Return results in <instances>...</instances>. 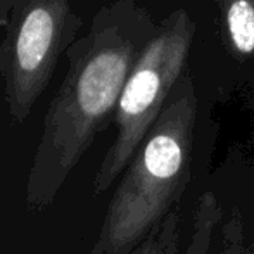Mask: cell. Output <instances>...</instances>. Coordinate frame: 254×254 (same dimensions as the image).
<instances>
[{"label": "cell", "instance_id": "1", "mask_svg": "<svg viewBox=\"0 0 254 254\" xmlns=\"http://www.w3.org/2000/svg\"><path fill=\"white\" fill-rule=\"evenodd\" d=\"M142 16L135 7L118 0L104 5L90 30L66 51V76L45 111L24 185V204L31 211H44L56 202L69 175L114 116L142 52Z\"/></svg>", "mask_w": 254, "mask_h": 254}, {"label": "cell", "instance_id": "2", "mask_svg": "<svg viewBox=\"0 0 254 254\" xmlns=\"http://www.w3.org/2000/svg\"><path fill=\"white\" fill-rule=\"evenodd\" d=\"M197 95L182 74L121 173L90 254H128L178 206L190 180Z\"/></svg>", "mask_w": 254, "mask_h": 254}, {"label": "cell", "instance_id": "3", "mask_svg": "<svg viewBox=\"0 0 254 254\" xmlns=\"http://www.w3.org/2000/svg\"><path fill=\"white\" fill-rule=\"evenodd\" d=\"M194 33V21L187 10L180 9L170 14L156 35L145 42L114 111L116 137L94 177V195H101L113 187L156 123L184 74Z\"/></svg>", "mask_w": 254, "mask_h": 254}, {"label": "cell", "instance_id": "4", "mask_svg": "<svg viewBox=\"0 0 254 254\" xmlns=\"http://www.w3.org/2000/svg\"><path fill=\"white\" fill-rule=\"evenodd\" d=\"M81 23L73 0H14L0 44V78L7 111L16 125L28 120L47 90Z\"/></svg>", "mask_w": 254, "mask_h": 254}, {"label": "cell", "instance_id": "5", "mask_svg": "<svg viewBox=\"0 0 254 254\" xmlns=\"http://www.w3.org/2000/svg\"><path fill=\"white\" fill-rule=\"evenodd\" d=\"M228 40L237 54H254V0H216Z\"/></svg>", "mask_w": 254, "mask_h": 254}, {"label": "cell", "instance_id": "6", "mask_svg": "<svg viewBox=\"0 0 254 254\" xmlns=\"http://www.w3.org/2000/svg\"><path fill=\"white\" fill-rule=\"evenodd\" d=\"M221 218V207L218 204L216 195L211 190L201 194L192 218L190 239L185 249V254H207L211 248V239Z\"/></svg>", "mask_w": 254, "mask_h": 254}, {"label": "cell", "instance_id": "7", "mask_svg": "<svg viewBox=\"0 0 254 254\" xmlns=\"http://www.w3.org/2000/svg\"><path fill=\"white\" fill-rule=\"evenodd\" d=\"M182 232V211L173 207L171 213L157 225L144 242L128 254H177Z\"/></svg>", "mask_w": 254, "mask_h": 254}, {"label": "cell", "instance_id": "8", "mask_svg": "<svg viewBox=\"0 0 254 254\" xmlns=\"http://www.w3.org/2000/svg\"><path fill=\"white\" fill-rule=\"evenodd\" d=\"M14 0H0V28H5Z\"/></svg>", "mask_w": 254, "mask_h": 254}]
</instances>
